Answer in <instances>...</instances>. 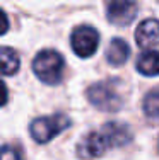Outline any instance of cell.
Returning a JSON list of instances; mask_svg holds the SVG:
<instances>
[{"instance_id": "10", "label": "cell", "mask_w": 159, "mask_h": 160, "mask_svg": "<svg viewBox=\"0 0 159 160\" xmlns=\"http://www.w3.org/2000/svg\"><path fill=\"white\" fill-rule=\"evenodd\" d=\"M19 55L12 48L0 46V75H14L19 70Z\"/></svg>"}, {"instance_id": "5", "label": "cell", "mask_w": 159, "mask_h": 160, "mask_svg": "<svg viewBox=\"0 0 159 160\" xmlns=\"http://www.w3.org/2000/svg\"><path fill=\"white\" fill-rule=\"evenodd\" d=\"M70 44H72V49L82 58L93 56L96 53L98 46H99V34L91 26H79L72 32Z\"/></svg>"}, {"instance_id": "7", "label": "cell", "mask_w": 159, "mask_h": 160, "mask_svg": "<svg viewBox=\"0 0 159 160\" xmlns=\"http://www.w3.org/2000/svg\"><path fill=\"white\" fill-rule=\"evenodd\" d=\"M135 41L140 48H154L159 44V21L146 19L135 29Z\"/></svg>"}, {"instance_id": "3", "label": "cell", "mask_w": 159, "mask_h": 160, "mask_svg": "<svg viewBox=\"0 0 159 160\" xmlns=\"http://www.w3.org/2000/svg\"><path fill=\"white\" fill-rule=\"evenodd\" d=\"M69 126H70V119L65 114H51V116L34 119L29 126V131H31V136L38 143H46Z\"/></svg>"}, {"instance_id": "14", "label": "cell", "mask_w": 159, "mask_h": 160, "mask_svg": "<svg viewBox=\"0 0 159 160\" xmlns=\"http://www.w3.org/2000/svg\"><path fill=\"white\" fill-rule=\"evenodd\" d=\"M5 102H7V87H5V83L0 80V108H2Z\"/></svg>"}, {"instance_id": "11", "label": "cell", "mask_w": 159, "mask_h": 160, "mask_svg": "<svg viewBox=\"0 0 159 160\" xmlns=\"http://www.w3.org/2000/svg\"><path fill=\"white\" fill-rule=\"evenodd\" d=\"M144 112L149 118H159V89L149 92L144 99Z\"/></svg>"}, {"instance_id": "13", "label": "cell", "mask_w": 159, "mask_h": 160, "mask_svg": "<svg viewBox=\"0 0 159 160\" xmlns=\"http://www.w3.org/2000/svg\"><path fill=\"white\" fill-rule=\"evenodd\" d=\"M7 29H9V19H7L5 12L0 9V36H2L3 32H7Z\"/></svg>"}, {"instance_id": "1", "label": "cell", "mask_w": 159, "mask_h": 160, "mask_svg": "<svg viewBox=\"0 0 159 160\" xmlns=\"http://www.w3.org/2000/svg\"><path fill=\"white\" fill-rule=\"evenodd\" d=\"M132 133L127 124L122 123H108L99 131H93L84 136L79 143V157L86 160L99 158L104 155V152L111 147H123L130 142Z\"/></svg>"}, {"instance_id": "9", "label": "cell", "mask_w": 159, "mask_h": 160, "mask_svg": "<svg viewBox=\"0 0 159 160\" xmlns=\"http://www.w3.org/2000/svg\"><path fill=\"white\" fill-rule=\"evenodd\" d=\"M137 70L146 77L159 75V51H146L137 60Z\"/></svg>"}, {"instance_id": "6", "label": "cell", "mask_w": 159, "mask_h": 160, "mask_svg": "<svg viewBox=\"0 0 159 160\" xmlns=\"http://www.w3.org/2000/svg\"><path fill=\"white\" fill-rule=\"evenodd\" d=\"M106 17L116 26H127L137 16V0H104Z\"/></svg>"}, {"instance_id": "4", "label": "cell", "mask_w": 159, "mask_h": 160, "mask_svg": "<svg viewBox=\"0 0 159 160\" xmlns=\"http://www.w3.org/2000/svg\"><path fill=\"white\" fill-rule=\"evenodd\" d=\"M87 97L91 104L103 111H118L123 104V97L120 96V92L111 82H98L91 85L87 90Z\"/></svg>"}, {"instance_id": "12", "label": "cell", "mask_w": 159, "mask_h": 160, "mask_svg": "<svg viewBox=\"0 0 159 160\" xmlns=\"http://www.w3.org/2000/svg\"><path fill=\"white\" fill-rule=\"evenodd\" d=\"M0 160H22V153L19 148L5 145L0 148Z\"/></svg>"}, {"instance_id": "2", "label": "cell", "mask_w": 159, "mask_h": 160, "mask_svg": "<svg viewBox=\"0 0 159 160\" xmlns=\"http://www.w3.org/2000/svg\"><path fill=\"white\" fill-rule=\"evenodd\" d=\"M63 67H65L63 56L53 49H45L33 60V70H34L36 77L43 80L45 83H50V85L60 82Z\"/></svg>"}, {"instance_id": "8", "label": "cell", "mask_w": 159, "mask_h": 160, "mask_svg": "<svg viewBox=\"0 0 159 160\" xmlns=\"http://www.w3.org/2000/svg\"><path fill=\"white\" fill-rule=\"evenodd\" d=\"M128 56H130V46L120 38H115L106 49V60L113 67H122L128 60Z\"/></svg>"}]
</instances>
